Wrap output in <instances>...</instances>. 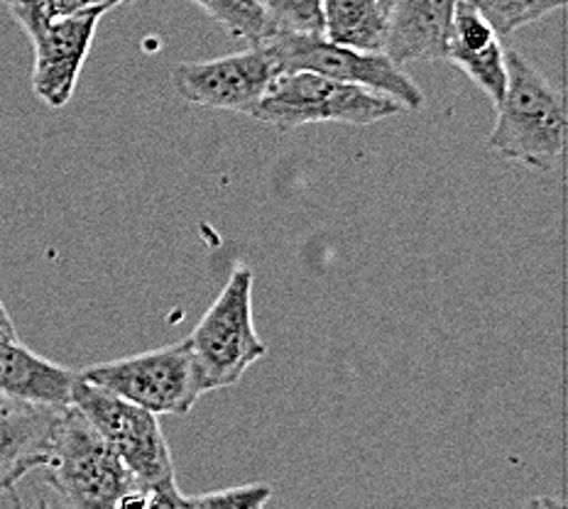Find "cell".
Segmentation results:
<instances>
[{
    "mask_svg": "<svg viewBox=\"0 0 568 509\" xmlns=\"http://www.w3.org/2000/svg\"><path fill=\"white\" fill-rule=\"evenodd\" d=\"M42 470L44 482L69 507H148L145 488L74 405L59 414Z\"/></svg>",
    "mask_w": 568,
    "mask_h": 509,
    "instance_id": "cell-1",
    "label": "cell"
},
{
    "mask_svg": "<svg viewBox=\"0 0 568 509\" xmlns=\"http://www.w3.org/2000/svg\"><path fill=\"white\" fill-rule=\"evenodd\" d=\"M71 405L84 414L145 488L148 509H182L184 495L176 488L170 444L158 414L87 383L79 373L71 387Z\"/></svg>",
    "mask_w": 568,
    "mask_h": 509,
    "instance_id": "cell-2",
    "label": "cell"
},
{
    "mask_svg": "<svg viewBox=\"0 0 568 509\" xmlns=\"http://www.w3.org/2000/svg\"><path fill=\"white\" fill-rule=\"evenodd\" d=\"M507 86L497 101L490 147L529 170L549 172L566 150V105L547 77L519 52H505Z\"/></svg>",
    "mask_w": 568,
    "mask_h": 509,
    "instance_id": "cell-3",
    "label": "cell"
},
{
    "mask_svg": "<svg viewBox=\"0 0 568 509\" xmlns=\"http://www.w3.org/2000/svg\"><path fill=\"white\" fill-rule=\"evenodd\" d=\"M405 113L395 101L348 81L328 79L314 71H282L251 118L277 130L312 123L373 125Z\"/></svg>",
    "mask_w": 568,
    "mask_h": 509,
    "instance_id": "cell-4",
    "label": "cell"
},
{
    "mask_svg": "<svg viewBox=\"0 0 568 509\" xmlns=\"http://www.w3.org/2000/svg\"><path fill=\"white\" fill-rule=\"evenodd\" d=\"M87 383L135 401L152 414H189L206 395V383L189 338L128 358L91 365L79 373Z\"/></svg>",
    "mask_w": 568,
    "mask_h": 509,
    "instance_id": "cell-5",
    "label": "cell"
},
{
    "mask_svg": "<svg viewBox=\"0 0 568 509\" xmlns=\"http://www.w3.org/2000/svg\"><path fill=\"white\" fill-rule=\"evenodd\" d=\"M189 343L204 375L206 393L239 385L247 368L265 358L267 346L260 340L253 322L251 267H233L226 287L196 324Z\"/></svg>",
    "mask_w": 568,
    "mask_h": 509,
    "instance_id": "cell-6",
    "label": "cell"
},
{
    "mask_svg": "<svg viewBox=\"0 0 568 509\" xmlns=\"http://www.w3.org/2000/svg\"><path fill=\"white\" fill-rule=\"evenodd\" d=\"M282 71H314L395 99L405 111H419L424 91L383 52H363L326 40L324 34L275 32L267 40Z\"/></svg>",
    "mask_w": 568,
    "mask_h": 509,
    "instance_id": "cell-7",
    "label": "cell"
},
{
    "mask_svg": "<svg viewBox=\"0 0 568 509\" xmlns=\"http://www.w3.org/2000/svg\"><path fill=\"white\" fill-rule=\"evenodd\" d=\"M280 74L277 57L265 40L211 62L176 64L172 84L184 101L194 105L253 115Z\"/></svg>",
    "mask_w": 568,
    "mask_h": 509,
    "instance_id": "cell-8",
    "label": "cell"
},
{
    "mask_svg": "<svg viewBox=\"0 0 568 509\" xmlns=\"http://www.w3.org/2000/svg\"><path fill=\"white\" fill-rule=\"evenodd\" d=\"M105 13L109 8H89L74 16L54 18L30 32L34 47L32 89L50 109H64L74 96L93 34Z\"/></svg>",
    "mask_w": 568,
    "mask_h": 509,
    "instance_id": "cell-9",
    "label": "cell"
},
{
    "mask_svg": "<svg viewBox=\"0 0 568 509\" xmlns=\"http://www.w3.org/2000/svg\"><path fill=\"white\" fill-rule=\"evenodd\" d=\"M62 409L0 393V497L16 492L32 470H42Z\"/></svg>",
    "mask_w": 568,
    "mask_h": 509,
    "instance_id": "cell-10",
    "label": "cell"
},
{
    "mask_svg": "<svg viewBox=\"0 0 568 509\" xmlns=\"http://www.w3.org/2000/svg\"><path fill=\"white\" fill-rule=\"evenodd\" d=\"M456 0H389L383 54L395 64L442 62Z\"/></svg>",
    "mask_w": 568,
    "mask_h": 509,
    "instance_id": "cell-11",
    "label": "cell"
},
{
    "mask_svg": "<svg viewBox=\"0 0 568 509\" xmlns=\"http://www.w3.org/2000/svg\"><path fill=\"white\" fill-rule=\"evenodd\" d=\"M77 373L0 334V393L47 407H69Z\"/></svg>",
    "mask_w": 568,
    "mask_h": 509,
    "instance_id": "cell-12",
    "label": "cell"
},
{
    "mask_svg": "<svg viewBox=\"0 0 568 509\" xmlns=\"http://www.w3.org/2000/svg\"><path fill=\"white\" fill-rule=\"evenodd\" d=\"M389 0H324V38L363 52H383Z\"/></svg>",
    "mask_w": 568,
    "mask_h": 509,
    "instance_id": "cell-13",
    "label": "cell"
},
{
    "mask_svg": "<svg viewBox=\"0 0 568 509\" xmlns=\"http://www.w3.org/2000/svg\"><path fill=\"white\" fill-rule=\"evenodd\" d=\"M204 13L216 20L233 40L257 44L270 40L277 32L257 0H192Z\"/></svg>",
    "mask_w": 568,
    "mask_h": 509,
    "instance_id": "cell-14",
    "label": "cell"
},
{
    "mask_svg": "<svg viewBox=\"0 0 568 509\" xmlns=\"http://www.w3.org/2000/svg\"><path fill=\"white\" fill-rule=\"evenodd\" d=\"M490 22L497 38H510L519 28L531 26L539 18L561 10L566 0H468Z\"/></svg>",
    "mask_w": 568,
    "mask_h": 509,
    "instance_id": "cell-15",
    "label": "cell"
},
{
    "mask_svg": "<svg viewBox=\"0 0 568 509\" xmlns=\"http://www.w3.org/2000/svg\"><path fill=\"white\" fill-rule=\"evenodd\" d=\"M18 26L28 34L54 18L74 16L89 8H109L125 3V0H6Z\"/></svg>",
    "mask_w": 568,
    "mask_h": 509,
    "instance_id": "cell-16",
    "label": "cell"
},
{
    "mask_svg": "<svg viewBox=\"0 0 568 509\" xmlns=\"http://www.w3.org/2000/svg\"><path fill=\"white\" fill-rule=\"evenodd\" d=\"M277 32L324 34V0H257Z\"/></svg>",
    "mask_w": 568,
    "mask_h": 509,
    "instance_id": "cell-17",
    "label": "cell"
},
{
    "mask_svg": "<svg viewBox=\"0 0 568 509\" xmlns=\"http://www.w3.org/2000/svg\"><path fill=\"white\" fill-rule=\"evenodd\" d=\"M272 488L265 482L241 485L219 492L184 497L182 509H260L270 502Z\"/></svg>",
    "mask_w": 568,
    "mask_h": 509,
    "instance_id": "cell-18",
    "label": "cell"
},
{
    "mask_svg": "<svg viewBox=\"0 0 568 509\" xmlns=\"http://www.w3.org/2000/svg\"><path fill=\"white\" fill-rule=\"evenodd\" d=\"M0 334H8V336H18V330H16V324H13V318H10V314H8V309H6V304H3V299H0Z\"/></svg>",
    "mask_w": 568,
    "mask_h": 509,
    "instance_id": "cell-19",
    "label": "cell"
},
{
    "mask_svg": "<svg viewBox=\"0 0 568 509\" xmlns=\"http://www.w3.org/2000/svg\"><path fill=\"white\" fill-rule=\"evenodd\" d=\"M125 3H133V0H125Z\"/></svg>",
    "mask_w": 568,
    "mask_h": 509,
    "instance_id": "cell-20",
    "label": "cell"
}]
</instances>
